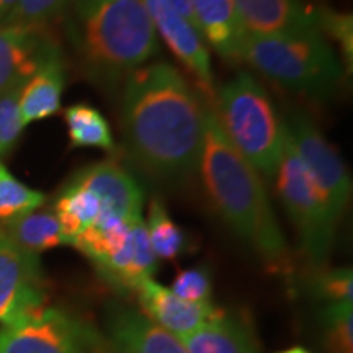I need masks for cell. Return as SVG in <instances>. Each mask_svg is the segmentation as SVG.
<instances>
[{"mask_svg": "<svg viewBox=\"0 0 353 353\" xmlns=\"http://www.w3.org/2000/svg\"><path fill=\"white\" fill-rule=\"evenodd\" d=\"M206 105L170 63L144 64L125 79L121 131L144 174L180 182L198 170Z\"/></svg>", "mask_w": 353, "mask_h": 353, "instance_id": "cell-1", "label": "cell"}, {"mask_svg": "<svg viewBox=\"0 0 353 353\" xmlns=\"http://www.w3.org/2000/svg\"><path fill=\"white\" fill-rule=\"evenodd\" d=\"M198 170L210 200L229 228L268 267L283 270L288 265V247L263 180L232 148L221 130L214 108L208 105Z\"/></svg>", "mask_w": 353, "mask_h": 353, "instance_id": "cell-2", "label": "cell"}, {"mask_svg": "<svg viewBox=\"0 0 353 353\" xmlns=\"http://www.w3.org/2000/svg\"><path fill=\"white\" fill-rule=\"evenodd\" d=\"M74 39L87 72L118 82L157 52V33L143 0H74Z\"/></svg>", "mask_w": 353, "mask_h": 353, "instance_id": "cell-3", "label": "cell"}, {"mask_svg": "<svg viewBox=\"0 0 353 353\" xmlns=\"http://www.w3.org/2000/svg\"><path fill=\"white\" fill-rule=\"evenodd\" d=\"M239 59L288 90L317 100L332 95L345 74L337 52L321 32L245 34Z\"/></svg>", "mask_w": 353, "mask_h": 353, "instance_id": "cell-4", "label": "cell"}, {"mask_svg": "<svg viewBox=\"0 0 353 353\" xmlns=\"http://www.w3.org/2000/svg\"><path fill=\"white\" fill-rule=\"evenodd\" d=\"M214 113L232 148L260 175L272 180L283 154L286 125L252 74L237 72L224 83Z\"/></svg>", "mask_w": 353, "mask_h": 353, "instance_id": "cell-5", "label": "cell"}, {"mask_svg": "<svg viewBox=\"0 0 353 353\" xmlns=\"http://www.w3.org/2000/svg\"><path fill=\"white\" fill-rule=\"evenodd\" d=\"M273 179L276 180L278 195L283 201L286 213L296 228L304 254L317 267L324 265L332 247L337 221L298 157L288 130L281 161Z\"/></svg>", "mask_w": 353, "mask_h": 353, "instance_id": "cell-6", "label": "cell"}, {"mask_svg": "<svg viewBox=\"0 0 353 353\" xmlns=\"http://www.w3.org/2000/svg\"><path fill=\"white\" fill-rule=\"evenodd\" d=\"M100 334L69 312L41 307L0 329V353H105Z\"/></svg>", "mask_w": 353, "mask_h": 353, "instance_id": "cell-7", "label": "cell"}, {"mask_svg": "<svg viewBox=\"0 0 353 353\" xmlns=\"http://www.w3.org/2000/svg\"><path fill=\"white\" fill-rule=\"evenodd\" d=\"M285 125L298 157L339 223L352 196V179L341 154L335 151L306 113L293 112Z\"/></svg>", "mask_w": 353, "mask_h": 353, "instance_id": "cell-8", "label": "cell"}, {"mask_svg": "<svg viewBox=\"0 0 353 353\" xmlns=\"http://www.w3.org/2000/svg\"><path fill=\"white\" fill-rule=\"evenodd\" d=\"M46 281L37 254L26 252L0 228V324L10 325L46 303Z\"/></svg>", "mask_w": 353, "mask_h": 353, "instance_id": "cell-9", "label": "cell"}, {"mask_svg": "<svg viewBox=\"0 0 353 353\" xmlns=\"http://www.w3.org/2000/svg\"><path fill=\"white\" fill-rule=\"evenodd\" d=\"M145 10L151 17L156 33L164 38L167 48L192 72L203 92L213 99L214 79L210 51L200 32L170 8L164 0H143Z\"/></svg>", "mask_w": 353, "mask_h": 353, "instance_id": "cell-10", "label": "cell"}, {"mask_svg": "<svg viewBox=\"0 0 353 353\" xmlns=\"http://www.w3.org/2000/svg\"><path fill=\"white\" fill-rule=\"evenodd\" d=\"M69 183L94 193L103 206L105 213L126 221L143 218V188L118 162L101 161L83 167L72 175Z\"/></svg>", "mask_w": 353, "mask_h": 353, "instance_id": "cell-11", "label": "cell"}, {"mask_svg": "<svg viewBox=\"0 0 353 353\" xmlns=\"http://www.w3.org/2000/svg\"><path fill=\"white\" fill-rule=\"evenodd\" d=\"M57 50L44 28L0 26V95L23 87L48 54Z\"/></svg>", "mask_w": 353, "mask_h": 353, "instance_id": "cell-12", "label": "cell"}, {"mask_svg": "<svg viewBox=\"0 0 353 353\" xmlns=\"http://www.w3.org/2000/svg\"><path fill=\"white\" fill-rule=\"evenodd\" d=\"M234 6L245 34L278 37L319 32L316 8L301 0H234Z\"/></svg>", "mask_w": 353, "mask_h": 353, "instance_id": "cell-13", "label": "cell"}, {"mask_svg": "<svg viewBox=\"0 0 353 353\" xmlns=\"http://www.w3.org/2000/svg\"><path fill=\"white\" fill-rule=\"evenodd\" d=\"M136 293L143 314L180 339L195 332L205 322L223 312L211 303L185 301L170 288L157 283L152 278L144 280Z\"/></svg>", "mask_w": 353, "mask_h": 353, "instance_id": "cell-14", "label": "cell"}, {"mask_svg": "<svg viewBox=\"0 0 353 353\" xmlns=\"http://www.w3.org/2000/svg\"><path fill=\"white\" fill-rule=\"evenodd\" d=\"M112 353H188L183 341L138 309L112 306L107 317Z\"/></svg>", "mask_w": 353, "mask_h": 353, "instance_id": "cell-15", "label": "cell"}, {"mask_svg": "<svg viewBox=\"0 0 353 353\" xmlns=\"http://www.w3.org/2000/svg\"><path fill=\"white\" fill-rule=\"evenodd\" d=\"M64 85V64L59 50H54L46 56L20 90L19 107L25 125L54 117L61 108Z\"/></svg>", "mask_w": 353, "mask_h": 353, "instance_id": "cell-16", "label": "cell"}, {"mask_svg": "<svg viewBox=\"0 0 353 353\" xmlns=\"http://www.w3.org/2000/svg\"><path fill=\"white\" fill-rule=\"evenodd\" d=\"M203 39L221 57L239 61L244 30L237 19L234 0H188Z\"/></svg>", "mask_w": 353, "mask_h": 353, "instance_id": "cell-17", "label": "cell"}, {"mask_svg": "<svg viewBox=\"0 0 353 353\" xmlns=\"http://www.w3.org/2000/svg\"><path fill=\"white\" fill-rule=\"evenodd\" d=\"M188 353H260L254 337L241 322L221 312L182 339Z\"/></svg>", "mask_w": 353, "mask_h": 353, "instance_id": "cell-18", "label": "cell"}, {"mask_svg": "<svg viewBox=\"0 0 353 353\" xmlns=\"http://www.w3.org/2000/svg\"><path fill=\"white\" fill-rule=\"evenodd\" d=\"M132 223L134 221H126L114 214L103 213L95 224L79 234L72 241V245L81 250L87 259H90L99 270L130 241Z\"/></svg>", "mask_w": 353, "mask_h": 353, "instance_id": "cell-19", "label": "cell"}, {"mask_svg": "<svg viewBox=\"0 0 353 353\" xmlns=\"http://www.w3.org/2000/svg\"><path fill=\"white\" fill-rule=\"evenodd\" d=\"M2 229L17 245L37 255L56 247L70 245V239L52 211H33L3 224Z\"/></svg>", "mask_w": 353, "mask_h": 353, "instance_id": "cell-20", "label": "cell"}, {"mask_svg": "<svg viewBox=\"0 0 353 353\" xmlns=\"http://www.w3.org/2000/svg\"><path fill=\"white\" fill-rule=\"evenodd\" d=\"M52 213L59 221L61 228L72 245V241L79 234L95 224L105 213V210L94 193L77 187V185L68 183L57 196Z\"/></svg>", "mask_w": 353, "mask_h": 353, "instance_id": "cell-21", "label": "cell"}, {"mask_svg": "<svg viewBox=\"0 0 353 353\" xmlns=\"http://www.w3.org/2000/svg\"><path fill=\"white\" fill-rule=\"evenodd\" d=\"M64 121L72 148H97L107 152L114 149V139L108 121L90 105H70L64 110Z\"/></svg>", "mask_w": 353, "mask_h": 353, "instance_id": "cell-22", "label": "cell"}, {"mask_svg": "<svg viewBox=\"0 0 353 353\" xmlns=\"http://www.w3.org/2000/svg\"><path fill=\"white\" fill-rule=\"evenodd\" d=\"M145 224L149 242L157 259L175 260L190 247L187 232L170 218L165 205L154 198L149 206V218Z\"/></svg>", "mask_w": 353, "mask_h": 353, "instance_id": "cell-23", "label": "cell"}, {"mask_svg": "<svg viewBox=\"0 0 353 353\" xmlns=\"http://www.w3.org/2000/svg\"><path fill=\"white\" fill-rule=\"evenodd\" d=\"M46 201L44 193L21 183L0 161V224H7L39 210Z\"/></svg>", "mask_w": 353, "mask_h": 353, "instance_id": "cell-24", "label": "cell"}, {"mask_svg": "<svg viewBox=\"0 0 353 353\" xmlns=\"http://www.w3.org/2000/svg\"><path fill=\"white\" fill-rule=\"evenodd\" d=\"M324 345L329 353H353V306L334 303L322 314Z\"/></svg>", "mask_w": 353, "mask_h": 353, "instance_id": "cell-25", "label": "cell"}, {"mask_svg": "<svg viewBox=\"0 0 353 353\" xmlns=\"http://www.w3.org/2000/svg\"><path fill=\"white\" fill-rule=\"evenodd\" d=\"M316 19L319 32L327 34L341 48V54L343 59V69L348 68L352 72L353 64V19L352 13L337 12L332 8L319 7L316 8Z\"/></svg>", "mask_w": 353, "mask_h": 353, "instance_id": "cell-26", "label": "cell"}, {"mask_svg": "<svg viewBox=\"0 0 353 353\" xmlns=\"http://www.w3.org/2000/svg\"><path fill=\"white\" fill-rule=\"evenodd\" d=\"M72 2L74 0H19L3 25L46 28V25L57 19Z\"/></svg>", "mask_w": 353, "mask_h": 353, "instance_id": "cell-27", "label": "cell"}, {"mask_svg": "<svg viewBox=\"0 0 353 353\" xmlns=\"http://www.w3.org/2000/svg\"><path fill=\"white\" fill-rule=\"evenodd\" d=\"M20 90L21 87L12 88L0 95V161L19 143L26 126L21 120L19 107Z\"/></svg>", "mask_w": 353, "mask_h": 353, "instance_id": "cell-28", "label": "cell"}, {"mask_svg": "<svg viewBox=\"0 0 353 353\" xmlns=\"http://www.w3.org/2000/svg\"><path fill=\"white\" fill-rule=\"evenodd\" d=\"M316 296L329 304L352 303L353 299V272L352 268H330L321 270L312 280Z\"/></svg>", "mask_w": 353, "mask_h": 353, "instance_id": "cell-29", "label": "cell"}, {"mask_svg": "<svg viewBox=\"0 0 353 353\" xmlns=\"http://www.w3.org/2000/svg\"><path fill=\"white\" fill-rule=\"evenodd\" d=\"M172 291L179 298L190 303H211V275L206 268L195 267L182 270L175 276Z\"/></svg>", "mask_w": 353, "mask_h": 353, "instance_id": "cell-30", "label": "cell"}, {"mask_svg": "<svg viewBox=\"0 0 353 353\" xmlns=\"http://www.w3.org/2000/svg\"><path fill=\"white\" fill-rule=\"evenodd\" d=\"M164 2L169 6L170 8H174V10L179 13L180 17H183L185 20L188 21L190 25H193L196 28V23H195V17H193V12H192V7H190V2L188 0H164ZM198 30V28H196Z\"/></svg>", "mask_w": 353, "mask_h": 353, "instance_id": "cell-31", "label": "cell"}, {"mask_svg": "<svg viewBox=\"0 0 353 353\" xmlns=\"http://www.w3.org/2000/svg\"><path fill=\"white\" fill-rule=\"evenodd\" d=\"M17 2L19 0H0V26L6 23V20L12 13L13 7L17 6Z\"/></svg>", "mask_w": 353, "mask_h": 353, "instance_id": "cell-32", "label": "cell"}, {"mask_svg": "<svg viewBox=\"0 0 353 353\" xmlns=\"http://www.w3.org/2000/svg\"><path fill=\"white\" fill-rule=\"evenodd\" d=\"M276 353H309V352L303 347H291V348H286V350H281V352H276Z\"/></svg>", "mask_w": 353, "mask_h": 353, "instance_id": "cell-33", "label": "cell"}]
</instances>
